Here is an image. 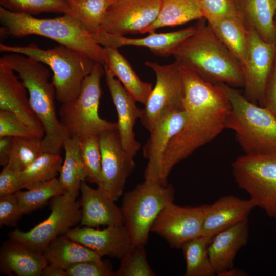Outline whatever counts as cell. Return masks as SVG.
<instances>
[{
  "instance_id": "1",
  "label": "cell",
  "mask_w": 276,
  "mask_h": 276,
  "mask_svg": "<svg viewBox=\"0 0 276 276\" xmlns=\"http://www.w3.org/2000/svg\"><path fill=\"white\" fill-rule=\"evenodd\" d=\"M179 65L186 121L180 131L170 141L164 154L163 179L166 185L176 164L225 129L231 108L228 99L216 85L204 80L191 68Z\"/></svg>"
},
{
  "instance_id": "2",
  "label": "cell",
  "mask_w": 276,
  "mask_h": 276,
  "mask_svg": "<svg viewBox=\"0 0 276 276\" xmlns=\"http://www.w3.org/2000/svg\"><path fill=\"white\" fill-rule=\"evenodd\" d=\"M195 26L193 34L173 53L175 61L191 68L213 84L223 83L235 88L243 87L240 65L206 20H199Z\"/></svg>"
},
{
  "instance_id": "3",
  "label": "cell",
  "mask_w": 276,
  "mask_h": 276,
  "mask_svg": "<svg viewBox=\"0 0 276 276\" xmlns=\"http://www.w3.org/2000/svg\"><path fill=\"white\" fill-rule=\"evenodd\" d=\"M0 61L18 73L28 92L31 106L45 130L42 140L44 152L60 154L69 136L56 114L55 89L49 81V68L40 62L16 53L4 55Z\"/></svg>"
},
{
  "instance_id": "4",
  "label": "cell",
  "mask_w": 276,
  "mask_h": 276,
  "mask_svg": "<svg viewBox=\"0 0 276 276\" xmlns=\"http://www.w3.org/2000/svg\"><path fill=\"white\" fill-rule=\"evenodd\" d=\"M1 32L15 37L39 35L79 52L104 65L103 47L97 43L76 17L64 14L40 19L0 7Z\"/></svg>"
},
{
  "instance_id": "5",
  "label": "cell",
  "mask_w": 276,
  "mask_h": 276,
  "mask_svg": "<svg viewBox=\"0 0 276 276\" xmlns=\"http://www.w3.org/2000/svg\"><path fill=\"white\" fill-rule=\"evenodd\" d=\"M228 99L231 108L225 129L233 130L245 154L276 152V119L265 108L246 99L235 87L215 84Z\"/></svg>"
},
{
  "instance_id": "6",
  "label": "cell",
  "mask_w": 276,
  "mask_h": 276,
  "mask_svg": "<svg viewBox=\"0 0 276 276\" xmlns=\"http://www.w3.org/2000/svg\"><path fill=\"white\" fill-rule=\"evenodd\" d=\"M0 51L21 54L48 66L53 72L52 82L56 99L61 104L78 96L84 78L91 72L96 62L61 44L42 49L34 43L25 46L1 43Z\"/></svg>"
},
{
  "instance_id": "7",
  "label": "cell",
  "mask_w": 276,
  "mask_h": 276,
  "mask_svg": "<svg viewBox=\"0 0 276 276\" xmlns=\"http://www.w3.org/2000/svg\"><path fill=\"white\" fill-rule=\"evenodd\" d=\"M104 74V66L95 62L91 72L84 78L78 96L62 103L60 120L69 137L81 140L117 129L116 123L101 118L98 112L102 94L101 80Z\"/></svg>"
},
{
  "instance_id": "8",
  "label": "cell",
  "mask_w": 276,
  "mask_h": 276,
  "mask_svg": "<svg viewBox=\"0 0 276 276\" xmlns=\"http://www.w3.org/2000/svg\"><path fill=\"white\" fill-rule=\"evenodd\" d=\"M174 197L171 184L146 181L125 194L120 208L133 246L146 245L154 221Z\"/></svg>"
},
{
  "instance_id": "9",
  "label": "cell",
  "mask_w": 276,
  "mask_h": 276,
  "mask_svg": "<svg viewBox=\"0 0 276 276\" xmlns=\"http://www.w3.org/2000/svg\"><path fill=\"white\" fill-rule=\"evenodd\" d=\"M232 170L237 186L256 207L276 220V152L240 156L232 163Z\"/></svg>"
},
{
  "instance_id": "10",
  "label": "cell",
  "mask_w": 276,
  "mask_h": 276,
  "mask_svg": "<svg viewBox=\"0 0 276 276\" xmlns=\"http://www.w3.org/2000/svg\"><path fill=\"white\" fill-rule=\"evenodd\" d=\"M78 195L65 192L51 199V213L46 219L30 230L15 229L9 234L12 240L42 253L56 238L65 235L81 222V210Z\"/></svg>"
},
{
  "instance_id": "11",
  "label": "cell",
  "mask_w": 276,
  "mask_h": 276,
  "mask_svg": "<svg viewBox=\"0 0 276 276\" xmlns=\"http://www.w3.org/2000/svg\"><path fill=\"white\" fill-rule=\"evenodd\" d=\"M145 65L154 72L156 78L140 118L149 132L165 114L183 109V89L180 65L177 61L164 65L147 61Z\"/></svg>"
},
{
  "instance_id": "12",
  "label": "cell",
  "mask_w": 276,
  "mask_h": 276,
  "mask_svg": "<svg viewBox=\"0 0 276 276\" xmlns=\"http://www.w3.org/2000/svg\"><path fill=\"white\" fill-rule=\"evenodd\" d=\"M207 205H167L154 221L151 232L165 239L173 248L181 249L189 241L202 235Z\"/></svg>"
},
{
  "instance_id": "13",
  "label": "cell",
  "mask_w": 276,
  "mask_h": 276,
  "mask_svg": "<svg viewBox=\"0 0 276 276\" xmlns=\"http://www.w3.org/2000/svg\"><path fill=\"white\" fill-rule=\"evenodd\" d=\"M99 139L101 181L98 187L116 201L122 195L135 163L134 157L123 148L117 129L104 132Z\"/></svg>"
},
{
  "instance_id": "14",
  "label": "cell",
  "mask_w": 276,
  "mask_h": 276,
  "mask_svg": "<svg viewBox=\"0 0 276 276\" xmlns=\"http://www.w3.org/2000/svg\"><path fill=\"white\" fill-rule=\"evenodd\" d=\"M162 0H117L108 9L101 25L108 33L124 36L143 34L156 19Z\"/></svg>"
},
{
  "instance_id": "15",
  "label": "cell",
  "mask_w": 276,
  "mask_h": 276,
  "mask_svg": "<svg viewBox=\"0 0 276 276\" xmlns=\"http://www.w3.org/2000/svg\"><path fill=\"white\" fill-rule=\"evenodd\" d=\"M275 56L276 42H265L255 31L249 30L247 62L242 71L243 95L255 104L263 105L265 87Z\"/></svg>"
},
{
  "instance_id": "16",
  "label": "cell",
  "mask_w": 276,
  "mask_h": 276,
  "mask_svg": "<svg viewBox=\"0 0 276 276\" xmlns=\"http://www.w3.org/2000/svg\"><path fill=\"white\" fill-rule=\"evenodd\" d=\"M185 121L184 108L173 110L162 117L149 131V137L143 149V156L147 159L145 181L166 185L163 179L164 154L170 141L183 128Z\"/></svg>"
},
{
  "instance_id": "17",
  "label": "cell",
  "mask_w": 276,
  "mask_h": 276,
  "mask_svg": "<svg viewBox=\"0 0 276 276\" xmlns=\"http://www.w3.org/2000/svg\"><path fill=\"white\" fill-rule=\"evenodd\" d=\"M14 71L0 61V109L16 114L36 137L45 135L44 127L33 111L26 88Z\"/></svg>"
},
{
  "instance_id": "18",
  "label": "cell",
  "mask_w": 276,
  "mask_h": 276,
  "mask_svg": "<svg viewBox=\"0 0 276 276\" xmlns=\"http://www.w3.org/2000/svg\"><path fill=\"white\" fill-rule=\"evenodd\" d=\"M65 235L102 257L121 259L133 246L124 224L110 225L103 229L84 226L72 228Z\"/></svg>"
},
{
  "instance_id": "19",
  "label": "cell",
  "mask_w": 276,
  "mask_h": 276,
  "mask_svg": "<svg viewBox=\"0 0 276 276\" xmlns=\"http://www.w3.org/2000/svg\"><path fill=\"white\" fill-rule=\"evenodd\" d=\"M104 70L107 85L117 113V130L121 144L134 157L141 147L135 139L134 127L137 119L141 117L142 109L136 106V101L111 72L107 68Z\"/></svg>"
},
{
  "instance_id": "20",
  "label": "cell",
  "mask_w": 276,
  "mask_h": 276,
  "mask_svg": "<svg viewBox=\"0 0 276 276\" xmlns=\"http://www.w3.org/2000/svg\"><path fill=\"white\" fill-rule=\"evenodd\" d=\"M256 207L252 201L230 195L207 205L202 235L212 238L217 233L248 219Z\"/></svg>"
},
{
  "instance_id": "21",
  "label": "cell",
  "mask_w": 276,
  "mask_h": 276,
  "mask_svg": "<svg viewBox=\"0 0 276 276\" xmlns=\"http://www.w3.org/2000/svg\"><path fill=\"white\" fill-rule=\"evenodd\" d=\"M80 190L81 193L79 202L81 210V225L96 227L124 224L121 208L100 188H93L83 181Z\"/></svg>"
},
{
  "instance_id": "22",
  "label": "cell",
  "mask_w": 276,
  "mask_h": 276,
  "mask_svg": "<svg viewBox=\"0 0 276 276\" xmlns=\"http://www.w3.org/2000/svg\"><path fill=\"white\" fill-rule=\"evenodd\" d=\"M249 235L247 219L217 233L212 238L208 253L216 274L219 275L234 267V260L238 252L246 245Z\"/></svg>"
},
{
  "instance_id": "23",
  "label": "cell",
  "mask_w": 276,
  "mask_h": 276,
  "mask_svg": "<svg viewBox=\"0 0 276 276\" xmlns=\"http://www.w3.org/2000/svg\"><path fill=\"white\" fill-rule=\"evenodd\" d=\"M195 29V25L174 32L149 33L146 37L137 38L113 35L106 32L101 39L100 45L118 49L128 45L145 47L156 55L166 57L172 55L176 49L193 34Z\"/></svg>"
},
{
  "instance_id": "24",
  "label": "cell",
  "mask_w": 276,
  "mask_h": 276,
  "mask_svg": "<svg viewBox=\"0 0 276 276\" xmlns=\"http://www.w3.org/2000/svg\"><path fill=\"white\" fill-rule=\"evenodd\" d=\"M47 264L42 253L12 239L1 250V271L6 274L40 276Z\"/></svg>"
},
{
  "instance_id": "25",
  "label": "cell",
  "mask_w": 276,
  "mask_h": 276,
  "mask_svg": "<svg viewBox=\"0 0 276 276\" xmlns=\"http://www.w3.org/2000/svg\"><path fill=\"white\" fill-rule=\"evenodd\" d=\"M239 16L249 30L265 42H276V0H235Z\"/></svg>"
},
{
  "instance_id": "26",
  "label": "cell",
  "mask_w": 276,
  "mask_h": 276,
  "mask_svg": "<svg viewBox=\"0 0 276 276\" xmlns=\"http://www.w3.org/2000/svg\"><path fill=\"white\" fill-rule=\"evenodd\" d=\"M104 67L109 70L136 101L145 104L152 90L151 83L142 81L127 59L113 47H103Z\"/></svg>"
},
{
  "instance_id": "27",
  "label": "cell",
  "mask_w": 276,
  "mask_h": 276,
  "mask_svg": "<svg viewBox=\"0 0 276 276\" xmlns=\"http://www.w3.org/2000/svg\"><path fill=\"white\" fill-rule=\"evenodd\" d=\"M208 24L237 60L243 71L247 62L249 30L241 17H226Z\"/></svg>"
},
{
  "instance_id": "28",
  "label": "cell",
  "mask_w": 276,
  "mask_h": 276,
  "mask_svg": "<svg viewBox=\"0 0 276 276\" xmlns=\"http://www.w3.org/2000/svg\"><path fill=\"white\" fill-rule=\"evenodd\" d=\"M42 254L48 264L56 265L66 270L83 261L102 260L99 255L65 235L54 239Z\"/></svg>"
},
{
  "instance_id": "29",
  "label": "cell",
  "mask_w": 276,
  "mask_h": 276,
  "mask_svg": "<svg viewBox=\"0 0 276 276\" xmlns=\"http://www.w3.org/2000/svg\"><path fill=\"white\" fill-rule=\"evenodd\" d=\"M202 18L197 0H162L156 19L143 34L154 33L160 28L175 27Z\"/></svg>"
},
{
  "instance_id": "30",
  "label": "cell",
  "mask_w": 276,
  "mask_h": 276,
  "mask_svg": "<svg viewBox=\"0 0 276 276\" xmlns=\"http://www.w3.org/2000/svg\"><path fill=\"white\" fill-rule=\"evenodd\" d=\"M80 139L69 137L64 144L65 157L58 180L65 192L78 195L85 175L79 153Z\"/></svg>"
},
{
  "instance_id": "31",
  "label": "cell",
  "mask_w": 276,
  "mask_h": 276,
  "mask_svg": "<svg viewBox=\"0 0 276 276\" xmlns=\"http://www.w3.org/2000/svg\"><path fill=\"white\" fill-rule=\"evenodd\" d=\"M70 15L77 18L93 38L103 29L101 25L112 0H67Z\"/></svg>"
},
{
  "instance_id": "32",
  "label": "cell",
  "mask_w": 276,
  "mask_h": 276,
  "mask_svg": "<svg viewBox=\"0 0 276 276\" xmlns=\"http://www.w3.org/2000/svg\"><path fill=\"white\" fill-rule=\"evenodd\" d=\"M62 163V158L60 154L44 152L20 172L21 188L29 189L56 178Z\"/></svg>"
},
{
  "instance_id": "33",
  "label": "cell",
  "mask_w": 276,
  "mask_h": 276,
  "mask_svg": "<svg viewBox=\"0 0 276 276\" xmlns=\"http://www.w3.org/2000/svg\"><path fill=\"white\" fill-rule=\"evenodd\" d=\"M212 238L201 235L189 241L182 246L181 249L186 265L185 276H213L215 274L208 253Z\"/></svg>"
},
{
  "instance_id": "34",
  "label": "cell",
  "mask_w": 276,
  "mask_h": 276,
  "mask_svg": "<svg viewBox=\"0 0 276 276\" xmlns=\"http://www.w3.org/2000/svg\"><path fill=\"white\" fill-rule=\"evenodd\" d=\"M65 191L58 179L55 178L26 191H18L15 194L23 214L42 207L48 200L64 194Z\"/></svg>"
},
{
  "instance_id": "35",
  "label": "cell",
  "mask_w": 276,
  "mask_h": 276,
  "mask_svg": "<svg viewBox=\"0 0 276 276\" xmlns=\"http://www.w3.org/2000/svg\"><path fill=\"white\" fill-rule=\"evenodd\" d=\"M44 152L42 139L37 137H13L9 160L7 165L21 171Z\"/></svg>"
},
{
  "instance_id": "36",
  "label": "cell",
  "mask_w": 276,
  "mask_h": 276,
  "mask_svg": "<svg viewBox=\"0 0 276 276\" xmlns=\"http://www.w3.org/2000/svg\"><path fill=\"white\" fill-rule=\"evenodd\" d=\"M79 153L86 180L99 186L101 181V153L99 136L80 140Z\"/></svg>"
},
{
  "instance_id": "37",
  "label": "cell",
  "mask_w": 276,
  "mask_h": 276,
  "mask_svg": "<svg viewBox=\"0 0 276 276\" xmlns=\"http://www.w3.org/2000/svg\"><path fill=\"white\" fill-rule=\"evenodd\" d=\"M1 5L12 12L31 15L43 12L71 13L67 0H1Z\"/></svg>"
},
{
  "instance_id": "38",
  "label": "cell",
  "mask_w": 276,
  "mask_h": 276,
  "mask_svg": "<svg viewBox=\"0 0 276 276\" xmlns=\"http://www.w3.org/2000/svg\"><path fill=\"white\" fill-rule=\"evenodd\" d=\"M145 246H133L120 260L116 276H154L148 263Z\"/></svg>"
},
{
  "instance_id": "39",
  "label": "cell",
  "mask_w": 276,
  "mask_h": 276,
  "mask_svg": "<svg viewBox=\"0 0 276 276\" xmlns=\"http://www.w3.org/2000/svg\"><path fill=\"white\" fill-rule=\"evenodd\" d=\"M197 1L203 17L208 23L226 17H240L235 0Z\"/></svg>"
},
{
  "instance_id": "40",
  "label": "cell",
  "mask_w": 276,
  "mask_h": 276,
  "mask_svg": "<svg viewBox=\"0 0 276 276\" xmlns=\"http://www.w3.org/2000/svg\"><path fill=\"white\" fill-rule=\"evenodd\" d=\"M36 137L20 119L14 113L0 109V137Z\"/></svg>"
},
{
  "instance_id": "41",
  "label": "cell",
  "mask_w": 276,
  "mask_h": 276,
  "mask_svg": "<svg viewBox=\"0 0 276 276\" xmlns=\"http://www.w3.org/2000/svg\"><path fill=\"white\" fill-rule=\"evenodd\" d=\"M68 276H114L111 266L101 260L85 261L76 264L67 270Z\"/></svg>"
},
{
  "instance_id": "42",
  "label": "cell",
  "mask_w": 276,
  "mask_h": 276,
  "mask_svg": "<svg viewBox=\"0 0 276 276\" xmlns=\"http://www.w3.org/2000/svg\"><path fill=\"white\" fill-rule=\"evenodd\" d=\"M22 215L15 193L0 196L1 226H15Z\"/></svg>"
},
{
  "instance_id": "43",
  "label": "cell",
  "mask_w": 276,
  "mask_h": 276,
  "mask_svg": "<svg viewBox=\"0 0 276 276\" xmlns=\"http://www.w3.org/2000/svg\"><path fill=\"white\" fill-rule=\"evenodd\" d=\"M6 165L0 173V196L15 194L21 188L19 173Z\"/></svg>"
},
{
  "instance_id": "44",
  "label": "cell",
  "mask_w": 276,
  "mask_h": 276,
  "mask_svg": "<svg viewBox=\"0 0 276 276\" xmlns=\"http://www.w3.org/2000/svg\"><path fill=\"white\" fill-rule=\"evenodd\" d=\"M262 106L276 119V56L265 87Z\"/></svg>"
},
{
  "instance_id": "45",
  "label": "cell",
  "mask_w": 276,
  "mask_h": 276,
  "mask_svg": "<svg viewBox=\"0 0 276 276\" xmlns=\"http://www.w3.org/2000/svg\"><path fill=\"white\" fill-rule=\"evenodd\" d=\"M13 141V137H0V165L3 167L9 162Z\"/></svg>"
},
{
  "instance_id": "46",
  "label": "cell",
  "mask_w": 276,
  "mask_h": 276,
  "mask_svg": "<svg viewBox=\"0 0 276 276\" xmlns=\"http://www.w3.org/2000/svg\"><path fill=\"white\" fill-rule=\"evenodd\" d=\"M42 276H68L67 271L56 265L48 264L42 270Z\"/></svg>"
},
{
  "instance_id": "47",
  "label": "cell",
  "mask_w": 276,
  "mask_h": 276,
  "mask_svg": "<svg viewBox=\"0 0 276 276\" xmlns=\"http://www.w3.org/2000/svg\"><path fill=\"white\" fill-rule=\"evenodd\" d=\"M245 274L244 271L233 267L223 272L219 276H243L245 275Z\"/></svg>"
},
{
  "instance_id": "48",
  "label": "cell",
  "mask_w": 276,
  "mask_h": 276,
  "mask_svg": "<svg viewBox=\"0 0 276 276\" xmlns=\"http://www.w3.org/2000/svg\"><path fill=\"white\" fill-rule=\"evenodd\" d=\"M275 21L276 22V14H275Z\"/></svg>"
},
{
  "instance_id": "49",
  "label": "cell",
  "mask_w": 276,
  "mask_h": 276,
  "mask_svg": "<svg viewBox=\"0 0 276 276\" xmlns=\"http://www.w3.org/2000/svg\"><path fill=\"white\" fill-rule=\"evenodd\" d=\"M103 30H102V31H103ZM102 31H101V32H102ZM101 32H100V33H101ZM100 33H99V34H100ZM99 34H98V35H99ZM98 35H97V36H98ZM97 36H96V37H97ZM96 37H95V38H96Z\"/></svg>"
},
{
  "instance_id": "50",
  "label": "cell",
  "mask_w": 276,
  "mask_h": 276,
  "mask_svg": "<svg viewBox=\"0 0 276 276\" xmlns=\"http://www.w3.org/2000/svg\"><path fill=\"white\" fill-rule=\"evenodd\" d=\"M275 27H276V22L275 21Z\"/></svg>"
},
{
  "instance_id": "51",
  "label": "cell",
  "mask_w": 276,
  "mask_h": 276,
  "mask_svg": "<svg viewBox=\"0 0 276 276\" xmlns=\"http://www.w3.org/2000/svg\"><path fill=\"white\" fill-rule=\"evenodd\" d=\"M112 1H117V0H112Z\"/></svg>"
}]
</instances>
